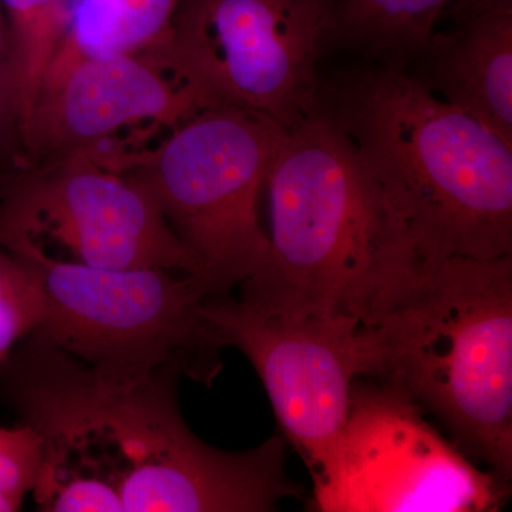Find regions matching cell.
I'll use <instances>...</instances> for the list:
<instances>
[{
    "label": "cell",
    "mask_w": 512,
    "mask_h": 512,
    "mask_svg": "<svg viewBox=\"0 0 512 512\" xmlns=\"http://www.w3.org/2000/svg\"><path fill=\"white\" fill-rule=\"evenodd\" d=\"M180 377L119 382L30 335L0 365V396L42 441L39 470L110 485L124 512H268L305 491L278 436L245 451L198 439Z\"/></svg>",
    "instance_id": "1"
},
{
    "label": "cell",
    "mask_w": 512,
    "mask_h": 512,
    "mask_svg": "<svg viewBox=\"0 0 512 512\" xmlns=\"http://www.w3.org/2000/svg\"><path fill=\"white\" fill-rule=\"evenodd\" d=\"M366 379L430 413L461 453L512 477V255H424L362 322Z\"/></svg>",
    "instance_id": "2"
},
{
    "label": "cell",
    "mask_w": 512,
    "mask_h": 512,
    "mask_svg": "<svg viewBox=\"0 0 512 512\" xmlns=\"http://www.w3.org/2000/svg\"><path fill=\"white\" fill-rule=\"evenodd\" d=\"M323 100L414 251L512 255V144L393 64L357 74Z\"/></svg>",
    "instance_id": "3"
},
{
    "label": "cell",
    "mask_w": 512,
    "mask_h": 512,
    "mask_svg": "<svg viewBox=\"0 0 512 512\" xmlns=\"http://www.w3.org/2000/svg\"><path fill=\"white\" fill-rule=\"evenodd\" d=\"M265 185L268 254L239 299L279 315L363 322L414 248L325 100L284 131Z\"/></svg>",
    "instance_id": "4"
},
{
    "label": "cell",
    "mask_w": 512,
    "mask_h": 512,
    "mask_svg": "<svg viewBox=\"0 0 512 512\" xmlns=\"http://www.w3.org/2000/svg\"><path fill=\"white\" fill-rule=\"evenodd\" d=\"M0 247L26 259L45 293V318L32 336L94 372L136 382L158 372L210 384L224 346L201 313L217 298L198 274L167 269H104L50 255L23 235Z\"/></svg>",
    "instance_id": "5"
},
{
    "label": "cell",
    "mask_w": 512,
    "mask_h": 512,
    "mask_svg": "<svg viewBox=\"0 0 512 512\" xmlns=\"http://www.w3.org/2000/svg\"><path fill=\"white\" fill-rule=\"evenodd\" d=\"M284 128L249 111H198L127 174L150 191L177 238L198 259L217 298L247 281L268 254L259 194Z\"/></svg>",
    "instance_id": "6"
},
{
    "label": "cell",
    "mask_w": 512,
    "mask_h": 512,
    "mask_svg": "<svg viewBox=\"0 0 512 512\" xmlns=\"http://www.w3.org/2000/svg\"><path fill=\"white\" fill-rule=\"evenodd\" d=\"M332 45L323 0H178L150 49L208 109L249 111L289 130L322 106L318 63Z\"/></svg>",
    "instance_id": "7"
},
{
    "label": "cell",
    "mask_w": 512,
    "mask_h": 512,
    "mask_svg": "<svg viewBox=\"0 0 512 512\" xmlns=\"http://www.w3.org/2000/svg\"><path fill=\"white\" fill-rule=\"evenodd\" d=\"M311 476L309 510L320 512H488L510 495L508 481L471 463L412 400L359 380Z\"/></svg>",
    "instance_id": "8"
},
{
    "label": "cell",
    "mask_w": 512,
    "mask_h": 512,
    "mask_svg": "<svg viewBox=\"0 0 512 512\" xmlns=\"http://www.w3.org/2000/svg\"><path fill=\"white\" fill-rule=\"evenodd\" d=\"M52 239L70 261L202 275L150 191L89 151L12 167L0 178V239Z\"/></svg>",
    "instance_id": "9"
},
{
    "label": "cell",
    "mask_w": 512,
    "mask_h": 512,
    "mask_svg": "<svg viewBox=\"0 0 512 512\" xmlns=\"http://www.w3.org/2000/svg\"><path fill=\"white\" fill-rule=\"evenodd\" d=\"M201 313L221 345L241 350L255 367L286 440L311 471L345 426L353 386L369 372L362 320L279 315L229 295L208 299Z\"/></svg>",
    "instance_id": "10"
},
{
    "label": "cell",
    "mask_w": 512,
    "mask_h": 512,
    "mask_svg": "<svg viewBox=\"0 0 512 512\" xmlns=\"http://www.w3.org/2000/svg\"><path fill=\"white\" fill-rule=\"evenodd\" d=\"M204 109L201 97L151 49L89 57L43 83L15 167L92 151L137 124L177 128Z\"/></svg>",
    "instance_id": "11"
},
{
    "label": "cell",
    "mask_w": 512,
    "mask_h": 512,
    "mask_svg": "<svg viewBox=\"0 0 512 512\" xmlns=\"http://www.w3.org/2000/svg\"><path fill=\"white\" fill-rule=\"evenodd\" d=\"M443 22L413 76L512 144V0H456Z\"/></svg>",
    "instance_id": "12"
},
{
    "label": "cell",
    "mask_w": 512,
    "mask_h": 512,
    "mask_svg": "<svg viewBox=\"0 0 512 512\" xmlns=\"http://www.w3.org/2000/svg\"><path fill=\"white\" fill-rule=\"evenodd\" d=\"M177 5L178 0H76L43 83L89 57L156 46L167 35Z\"/></svg>",
    "instance_id": "13"
},
{
    "label": "cell",
    "mask_w": 512,
    "mask_h": 512,
    "mask_svg": "<svg viewBox=\"0 0 512 512\" xmlns=\"http://www.w3.org/2000/svg\"><path fill=\"white\" fill-rule=\"evenodd\" d=\"M333 45L352 46L406 69L429 45L456 0H323Z\"/></svg>",
    "instance_id": "14"
},
{
    "label": "cell",
    "mask_w": 512,
    "mask_h": 512,
    "mask_svg": "<svg viewBox=\"0 0 512 512\" xmlns=\"http://www.w3.org/2000/svg\"><path fill=\"white\" fill-rule=\"evenodd\" d=\"M74 2L76 0H0L15 62L19 148L46 70L66 32Z\"/></svg>",
    "instance_id": "15"
},
{
    "label": "cell",
    "mask_w": 512,
    "mask_h": 512,
    "mask_svg": "<svg viewBox=\"0 0 512 512\" xmlns=\"http://www.w3.org/2000/svg\"><path fill=\"white\" fill-rule=\"evenodd\" d=\"M45 318V293L23 256L0 247V365Z\"/></svg>",
    "instance_id": "16"
},
{
    "label": "cell",
    "mask_w": 512,
    "mask_h": 512,
    "mask_svg": "<svg viewBox=\"0 0 512 512\" xmlns=\"http://www.w3.org/2000/svg\"><path fill=\"white\" fill-rule=\"evenodd\" d=\"M42 460V441L35 431L18 424L0 426V493L22 504L35 484Z\"/></svg>",
    "instance_id": "17"
},
{
    "label": "cell",
    "mask_w": 512,
    "mask_h": 512,
    "mask_svg": "<svg viewBox=\"0 0 512 512\" xmlns=\"http://www.w3.org/2000/svg\"><path fill=\"white\" fill-rule=\"evenodd\" d=\"M19 160L18 93L8 22L0 5V163Z\"/></svg>",
    "instance_id": "18"
},
{
    "label": "cell",
    "mask_w": 512,
    "mask_h": 512,
    "mask_svg": "<svg viewBox=\"0 0 512 512\" xmlns=\"http://www.w3.org/2000/svg\"><path fill=\"white\" fill-rule=\"evenodd\" d=\"M20 503L8 497L6 494L0 493V512L18 511Z\"/></svg>",
    "instance_id": "19"
}]
</instances>
